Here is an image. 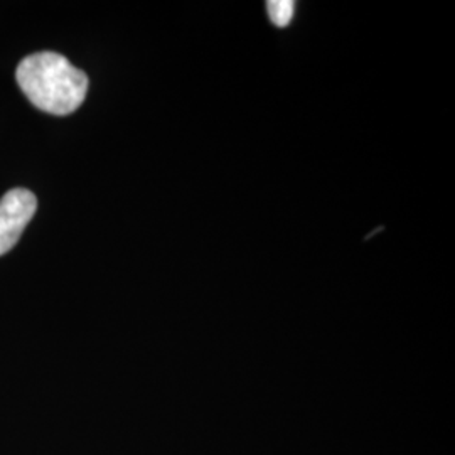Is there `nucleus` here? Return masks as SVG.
<instances>
[{
  "mask_svg": "<svg viewBox=\"0 0 455 455\" xmlns=\"http://www.w3.org/2000/svg\"><path fill=\"white\" fill-rule=\"evenodd\" d=\"M36 210V196L22 188L9 191L0 199V255H5L16 246Z\"/></svg>",
  "mask_w": 455,
  "mask_h": 455,
  "instance_id": "nucleus-2",
  "label": "nucleus"
},
{
  "mask_svg": "<svg viewBox=\"0 0 455 455\" xmlns=\"http://www.w3.org/2000/svg\"><path fill=\"white\" fill-rule=\"evenodd\" d=\"M267 11L272 24L276 28H287L292 22L295 2L292 0H272L267 4Z\"/></svg>",
  "mask_w": 455,
  "mask_h": 455,
  "instance_id": "nucleus-3",
  "label": "nucleus"
},
{
  "mask_svg": "<svg viewBox=\"0 0 455 455\" xmlns=\"http://www.w3.org/2000/svg\"><path fill=\"white\" fill-rule=\"evenodd\" d=\"M16 78L34 107L58 116L76 112L88 92V76L52 51L24 58L17 68Z\"/></svg>",
  "mask_w": 455,
  "mask_h": 455,
  "instance_id": "nucleus-1",
  "label": "nucleus"
}]
</instances>
